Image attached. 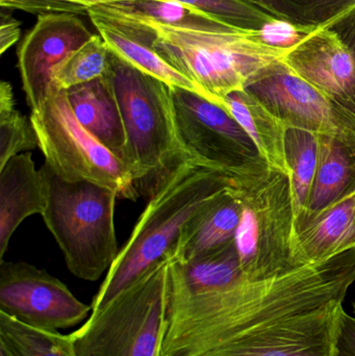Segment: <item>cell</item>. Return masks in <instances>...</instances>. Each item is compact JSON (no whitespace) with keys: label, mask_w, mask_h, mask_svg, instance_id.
Listing matches in <instances>:
<instances>
[{"label":"cell","mask_w":355,"mask_h":356,"mask_svg":"<svg viewBox=\"0 0 355 356\" xmlns=\"http://www.w3.org/2000/svg\"><path fill=\"white\" fill-rule=\"evenodd\" d=\"M355 249L264 280L190 295L170 284L160 356H336Z\"/></svg>","instance_id":"6da1fadb"},{"label":"cell","mask_w":355,"mask_h":356,"mask_svg":"<svg viewBox=\"0 0 355 356\" xmlns=\"http://www.w3.org/2000/svg\"><path fill=\"white\" fill-rule=\"evenodd\" d=\"M231 186L233 180L226 175L192 160L183 161L165 175L106 273L92 302V313L171 257L189 222Z\"/></svg>","instance_id":"7a4b0ae2"},{"label":"cell","mask_w":355,"mask_h":356,"mask_svg":"<svg viewBox=\"0 0 355 356\" xmlns=\"http://www.w3.org/2000/svg\"><path fill=\"white\" fill-rule=\"evenodd\" d=\"M146 22L154 29L156 51L196 83L206 99L224 110L229 94L245 90L287 52L261 41L258 29L188 31Z\"/></svg>","instance_id":"3957f363"},{"label":"cell","mask_w":355,"mask_h":356,"mask_svg":"<svg viewBox=\"0 0 355 356\" xmlns=\"http://www.w3.org/2000/svg\"><path fill=\"white\" fill-rule=\"evenodd\" d=\"M106 76L126 129L129 170L135 186L154 178L158 186L177 164L189 160L177 133L171 87L112 51Z\"/></svg>","instance_id":"277c9868"},{"label":"cell","mask_w":355,"mask_h":356,"mask_svg":"<svg viewBox=\"0 0 355 356\" xmlns=\"http://www.w3.org/2000/svg\"><path fill=\"white\" fill-rule=\"evenodd\" d=\"M154 266L69 334L76 356H160L168 327L170 263Z\"/></svg>","instance_id":"5b68a950"},{"label":"cell","mask_w":355,"mask_h":356,"mask_svg":"<svg viewBox=\"0 0 355 356\" xmlns=\"http://www.w3.org/2000/svg\"><path fill=\"white\" fill-rule=\"evenodd\" d=\"M48 207L42 215L69 271L96 282L118 257L114 213L116 192L90 181L69 182L44 164Z\"/></svg>","instance_id":"8992f818"},{"label":"cell","mask_w":355,"mask_h":356,"mask_svg":"<svg viewBox=\"0 0 355 356\" xmlns=\"http://www.w3.org/2000/svg\"><path fill=\"white\" fill-rule=\"evenodd\" d=\"M233 184L241 204L235 245L244 277L264 280L296 269L291 177L268 166Z\"/></svg>","instance_id":"52a82bcc"},{"label":"cell","mask_w":355,"mask_h":356,"mask_svg":"<svg viewBox=\"0 0 355 356\" xmlns=\"http://www.w3.org/2000/svg\"><path fill=\"white\" fill-rule=\"evenodd\" d=\"M29 118L45 164L62 179L93 182L110 188L120 198L137 200L139 193L129 169L79 124L66 90L54 85Z\"/></svg>","instance_id":"ba28073f"},{"label":"cell","mask_w":355,"mask_h":356,"mask_svg":"<svg viewBox=\"0 0 355 356\" xmlns=\"http://www.w3.org/2000/svg\"><path fill=\"white\" fill-rule=\"evenodd\" d=\"M177 133L189 160L231 179L268 167L248 134L224 108L199 94L171 87Z\"/></svg>","instance_id":"9c48e42d"},{"label":"cell","mask_w":355,"mask_h":356,"mask_svg":"<svg viewBox=\"0 0 355 356\" xmlns=\"http://www.w3.org/2000/svg\"><path fill=\"white\" fill-rule=\"evenodd\" d=\"M287 127L333 136L355 147V119L283 60L261 71L245 88Z\"/></svg>","instance_id":"30bf717a"},{"label":"cell","mask_w":355,"mask_h":356,"mask_svg":"<svg viewBox=\"0 0 355 356\" xmlns=\"http://www.w3.org/2000/svg\"><path fill=\"white\" fill-rule=\"evenodd\" d=\"M0 313L33 327L58 332L85 321L92 307L45 270L25 261H1Z\"/></svg>","instance_id":"8fae6325"},{"label":"cell","mask_w":355,"mask_h":356,"mask_svg":"<svg viewBox=\"0 0 355 356\" xmlns=\"http://www.w3.org/2000/svg\"><path fill=\"white\" fill-rule=\"evenodd\" d=\"M94 33L71 14H43L18 49V68L31 112L39 110L53 88V72Z\"/></svg>","instance_id":"7c38bea8"},{"label":"cell","mask_w":355,"mask_h":356,"mask_svg":"<svg viewBox=\"0 0 355 356\" xmlns=\"http://www.w3.org/2000/svg\"><path fill=\"white\" fill-rule=\"evenodd\" d=\"M281 60L355 119L354 54L335 29L320 23Z\"/></svg>","instance_id":"4fadbf2b"},{"label":"cell","mask_w":355,"mask_h":356,"mask_svg":"<svg viewBox=\"0 0 355 356\" xmlns=\"http://www.w3.org/2000/svg\"><path fill=\"white\" fill-rule=\"evenodd\" d=\"M88 16L113 54L170 87L189 90L206 98L196 83L156 51L154 31L149 23L113 12L104 6L91 8Z\"/></svg>","instance_id":"5bb4252c"},{"label":"cell","mask_w":355,"mask_h":356,"mask_svg":"<svg viewBox=\"0 0 355 356\" xmlns=\"http://www.w3.org/2000/svg\"><path fill=\"white\" fill-rule=\"evenodd\" d=\"M48 190L41 169L29 152L17 154L0 168V259L17 228L26 218L43 215Z\"/></svg>","instance_id":"9a60e30c"},{"label":"cell","mask_w":355,"mask_h":356,"mask_svg":"<svg viewBox=\"0 0 355 356\" xmlns=\"http://www.w3.org/2000/svg\"><path fill=\"white\" fill-rule=\"evenodd\" d=\"M75 118L129 169V140L116 96L108 77L66 90Z\"/></svg>","instance_id":"2e32d148"},{"label":"cell","mask_w":355,"mask_h":356,"mask_svg":"<svg viewBox=\"0 0 355 356\" xmlns=\"http://www.w3.org/2000/svg\"><path fill=\"white\" fill-rule=\"evenodd\" d=\"M355 249V193L297 229L296 267L320 263Z\"/></svg>","instance_id":"e0dca14e"},{"label":"cell","mask_w":355,"mask_h":356,"mask_svg":"<svg viewBox=\"0 0 355 356\" xmlns=\"http://www.w3.org/2000/svg\"><path fill=\"white\" fill-rule=\"evenodd\" d=\"M355 193V147L333 136L320 135L318 168L310 199L296 227Z\"/></svg>","instance_id":"ac0fdd59"},{"label":"cell","mask_w":355,"mask_h":356,"mask_svg":"<svg viewBox=\"0 0 355 356\" xmlns=\"http://www.w3.org/2000/svg\"><path fill=\"white\" fill-rule=\"evenodd\" d=\"M240 219L241 204L233 193V184L185 226L172 251L175 261L185 263L235 242Z\"/></svg>","instance_id":"d6986e66"},{"label":"cell","mask_w":355,"mask_h":356,"mask_svg":"<svg viewBox=\"0 0 355 356\" xmlns=\"http://www.w3.org/2000/svg\"><path fill=\"white\" fill-rule=\"evenodd\" d=\"M225 111L248 134L261 159L270 168L291 177L286 158L288 127L285 123L246 90L229 94L225 99Z\"/></svg>","instance_id":"ffe728a7"},{"label":"cell","mask_w":355,"mask_h":356,"mask_svg":"<svg viewBox=\"0 0 355 356\" xmlns=\"http://www.w3.org/2000/svg\"><path fill=\"white\" fill-rule=\"evenodd\" d=\"M243 278L235 242L185 263L171 259V286L185 294L224 290Z\"/></svg>","instance_id":"44dd1931"},{"label":"cell","mask_w":355,"mask_h":356,"mask_svg":"<svg viewBox=\"0 0 355 356\" xmlns=\"http://www.w3.org/2000/svg\"><path fill=\"white\" fill-rule=\"evenodd\" d=\"M100 6L118 14L172 29L199 31L233 29L192 6L174 0H121Z\"/></svg>","instance_id":"7402d4cb"},{"label":"cell","mask_w":355,"mask_h":356,"mask_svg":"<svg viewBox=\"0 0 355 356\" xmlns=\"http://www.w3.org/2000/svg\"><path fill=\"white\" fill-rule=\"evenodd\" d=\"M0 356H76L69 334L21 323L0 313Z\"/></svg>","instance_id":"603a6c76"},{"label":"cell","mask_w":355,"mask_h":356,"mask_svg":"<svg viewBox=\"0 0 355 356\" xmlns=\"http://www.w3.org/2000/svg\"><path fill=\"white\" fill-rule=\"evenodd\" d=\"M320 156V135L306 129L288 127L286 158L291 172L292 190L297 220L304 215L310 199Z\"/></svg>","instance_id":"cb8c5ba5"},{"label":"cell","mask_w":355,"mask_h":356,"mask_svg":"<svg viewBox=\"0 0 355 356\" xmlns=\"http://www.w3.org/2000/svg\"><path fill=\"white\" fill-rule=\"evenodd\" d=\"M110 50L101 35H93L54 70V85L68 90L104 77L110 66Z\"/></svg>","instance_id":"d4e9b609"},{"label":"cell","mask_w":355,"mask_h":356,"mask_svg":"<svg viewBox=\"0 0 355 356\" xmlns=\"http://www.w3.org/2000/svg\"><path fill=\"white\" fill-rule=\"evenodd\" d=\"M39 147L31 118L16 108L14 92L8 81L0 83V168L10 159Z\"/></svg>","instance_id":"484cf974"},{"label":"cell","mask_w":355,"mask_h":356,"mask_svg":"<svg viewBox=\"0 0 355 356\" xmlns=\"http://www.w3.org/2000/svg\"><path fill=\"white\" fill-rule=\"evenodd\" d=\"M192 6L219 22L243 29H258L275 18L252 0H174Z\"/></svg>","instance_id":"4316f807"},{"label":"cell","mask_w":355,"mask_h":356,"mask_svg":"<svg viewBox=\"0 0 355 356\" xmlns=\"http://www.w3.org/2000/svg\"><path fill=\"white\" fill-rule=\"evenodd\" d=\"M121 0H0L1 8L18 10L31 14L88 15L91 8L100 4Z\"/></svg>","instance_id":"83f0119b"},{"label":"cell","mask_w":355,"mask_h":356,"mask_svg":"<svg viewBox=\"0 0 355 356\" xmlns=\"http://www.w3.org/2000/svg\"><path fill=\"white\" fill-rule=\"evenodd\" d=\"M318 24H296L273 18L258 29L261 41L279 49L289 50L317 29Z\"/></svg>","instance_id":"f1b7e54d"},{"label":"cell","mask_w":355,"mask_h":356,"mask_svg":"<svg viewBox=\"0 0 355 356\" xmlns=\"http://www.w3.org/2000/svg\"><path fill=\"white\" fill-rule=\"evenodd\" d=\"M324 23L340 33L354 52L355 58V0H349Z\"/></svg>","instance_id":"f546056e"},{"label":"cell","mask_w":355,"mask_h":356,"mask_svg":"<svg viewBox=\"0 0 355 356\" xmlns=\"http://www.w3.org/2000/svg\"><path fill=\"white\" fill-rule=\"evenodd\" d=\"M20 37V22L10 15L2 14L0 21V54L10 49Z\"/></svg>","instance_id":"4dcf8cb0"},{"label":"cell","mask_w":355,"mask_h":356,"mask_svg":"<svg viewBox=\"0 0 355 356\" xmlns=\"http://www.w3.org/2000/svg\"><path fill=\"white\" fill-rule=\"evenodd\" d=\"M352 307H354V317L355 318V300L354 302V305H352Z\"/></svg>","instance_id":"1f68e13d"},{"label":"cell","mask_w":355,"mask_h":356,"mask_svg":"<svg viewBox=\"0 0 355 356\" xmlns=\"http://www.w3.org/2000/svg\"><path fill=\"white\" fill-rule=\"evenodd\" d=\"M316 1H329V0H316Z\"/></svg>","instance_id":"d6a6232c"}]
</instances>
